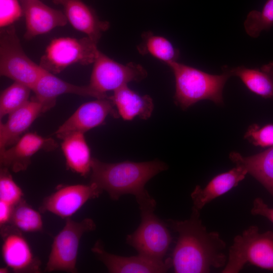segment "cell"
<instances>
[{
    "label": "cell",
    "instance_id": "1",
    "mask_svg": "<svg viewBox=\"0 0 273 273\" xmlns=\"http://www.w3.org/2000/svg\"><path fill=\"white\" fill-rule=\"evenodd\" d=\"M200 211L192 208L188 219L167 220L178 235L171 258L176 273H207L226 263L225 242L218 232L207 231L200 218Z\"/></svg>",
    "mask_w": 273,
    "mask_h": 273
},
{
    "label": "cell",
    "instance_id": "2",
    "mask_svg": "<svg viewBox=\"0 0 273 273\" xmlns=\"http://www.w3.org/2000/svg\"><path fill=\"white\" fill-rule=\"evenodd\" d=\"M167 168L158 160L109 163L93 158L90 183L106 191L113 200L126 194L136 197L147 192L145 186L150 179Z\"/></svg>",
    "mask_w": 273,
    "mask_h": 273
},
{
    "label": "cell",
    "instance_id": "3",
    "mask_svg": "<svg viewBox=\"0 0 273 273\" xmlns=\"http://www.w3.org/2000/svg\"><path fill=\"white\" fill-rule=\"evenodd\" d=\"M168 66L172 71L175 82V104L186 110L195 103L208 100L216 105L223 104L222 92L231 75L225 70L220 75L210 74L199 69L172 62Z\"/></svg>",
    "mask_w": 273,
    "mask_h": 273
},
{
    "label": "cell",
    "instance_id": "4",
    "mask_svg": "<svg viewBox=\"0 0 273 273\" xmlns=\"http://www.w3.org/2000/svg\"><path fill=\"white\" fill-rule=\"evenodd\" d=\"M136 200L141 211V222L133 233L127 235L126 243L139 254L164 259L171 237L166 225L154 213L156 201L148 192L136 197Z\"/></svg>",
    "mask_w": 273,
    "mask_h": 273
},
{
    "label": "cell",
    "instance_id": "5",
    "mask_svg": "<svg viewBox=\"0 0 273 273\" xmlns=\"http://www.w3.org/2000/svg\"><path fill=\"white\" fill-rule=\"evenodd\" d=\"M247 263L273 272V231L261 233L251 225L236 236L222 272H239Z\"/></svg>",
    "mask_w": 273,
    "mask_h": 273
},
{
    "label": "cell",
    "instance_id": "6",
    "mask_svg": "<svg viewBox=\"0 0 273 273\" xmlns=\"http://www.w3.org/2000/svg\"><path fill=\"white\" fill-rule=\"evenodd\" d=\"M41 67L24 51L15 27L0 31V74L28 86L32 91L40 77Z\"/></svg>",
    "mask_w": 273,
    "mask_h": 273
},
{
    "label": "cell",
    "instance_id": "7",
    "mask_svg": "<svg viewBox=\"0 0 273 273\" xmlns=\"http://www.w3.org/2000/svg\"><path fill=\"white\" fill-rule=\"evenodd\" d=\"M98 51L97 43L87 36L80 38H56L46 48L39 65L57 74L73 64H93Z\"/></svg>",
    "mask_w": 273,
    "mask_h": 273
},
{
    "label": "cell",
    "instance_id": "8",
    "mask_svg": "<svg viewBox=\"0 0 273 273\" xmlns=\"http://www.w3.org/2000/svg\"><path fill=\"white\" fill-rule=\"evenodd\" d=\"M96 225L91 218L81 221L66 219L63 229L54 237L44 271H64L76 272V264L80 241L82 235L95 230Z\"/></svg>",
    "mask_w": 273,
    "mask_h": 273
},
{
    "label": "cell",
    "instance_id": "9",
    "mask_svg": "<svg viewBox=\"0 0 273 273\" xmlns=\"http://www.w3.org/2000/svg\"><path fill=\"white\" fill-rule=\"evenodd\" d=\"M147 75L146 70L141 65L133 62L119 63L99 50L93 63L88 85L107 98V92H114L131 81H140Z\"/></svg>",
    "mask_w": 273,
    "mask_h": 273
},
{
    "label": "cell",
    "instance_id": "10",
    "mask_svg": "<svg viewBox=\"0 0 273 273\" xmlns=\"http://www.w3.org/2000/svg\"><path fill=\"white\" fill-rule=\"evenodd\" d=\"M102 192L93 183L62 186L43 199L39 210L66 219L79 210L88 200L98 198Z\"/></svg>",
    "mask_w": 273,
    "mask_h": 273
},
{
    "label": "cell",
    "instance_id": "11",
    "mask_svg": "<svg viewBox=\"0 0 273 273\" xmlns=\"http://www.w3.org/2000/svg\"><path fill=\"white\" fill-rule=\"evenodd\" d=\"M22 232L10 224L1 227L3 260L15 272H40V261Z\"/></svg>",
    "mask_w": 273,
    "mask_h": 273
},
{
    "label": "cell",
    "instance_id": "12",
    "mask_svg": "<svg viewBox=\"0 0 273 273\" xmlns=\"http://www.w3.org/2000/svg\"><path fill=\"white\" fill-rule=\"evenodd\" d=\"M115 108L110 97L83 103L58 127L55 134L62 140L72 133H84L103 124L109 115L118 118L119 115Z\"/></svg>",
    "mask_w": 273,
    "mask_h": 273
},
{
    "label": "cell",
    "instance_id": "13",
    "mask_svg": "<svg viewBox=\"0 0 273 273\" xmlns=\"http://www.w3.org/2000/svg\"><path fill=\"white\" fill-rule=\"evenodd\" d=\"M92 251L111 273H162L172 267L170 258L159 260L139 254L127 257L110 253L105 250L99 240Z\"/></svg>",
    "mask_w": 273,
    "mask_h": 273
},
{
    "label": "cell",
    "instance_id": "14",
    "mask_svg": "<svg viewBox=\"0 0 273 273\" xmlns=\"http://www.w3.org/2000/svg\"><path fill=\"white\" fill-rule=\"evenodd\" d=\"M57 146L51 138L44 137L34 132L25 133L10 148L0 151L1 166L14 172L24 171L37 152L52 151Z\"/></svg>",
    "mask_w": 273,
    "mask_h": 273
},
{
    "label": "cell",
    "instance_id": "15",
    "mask_svg": "<svg viewBox=\"0 0 273 273\" xmlns=\"http://www.w3.org/2000/svg\"><path fill=\"white\" fill-rule=\"evenodd\" d=\"M25 17L24 37L30 40L58 27L65 26L67 19L63 12L53 9L40 0H19Z\"/></svg>",
    "mask_w": 273,
    "mask_h": 273
},
{
    "label": "cell",
    "instance_id": "16",
    "mask_svg": "<svg viewBox=\"0 0 273 273\" xmlns=\"http://www.w3.org/2000/svg\"><path fill=\"white\" fill-rule=\"evenodd\" d=\"M48 110L43 103L33 97L8 115L7 121L0 123V151L14 145L33 122Z\"/></svg>",
    "mask_w": 273,
    "mask_h": 273
},
{
    "label": "cell",
    "instance_id": "17",
    "mask_svg": "<svg viewBox=\"0 0 273 273\" xmlns=\"http://www.w3.org/2000/svg\"><path fill=\"white\" fill-rule=\"evenodd\" d=\"M61 6L72 26L98 43L102 34L110 27L107 21L101 20L96 12L82 0H52Z\"/></svg>",
    "mask_w": 273,
    "mask_h": 273
},
{
    "label": "cell",
    "instance_id": "18",
    "mask_svg": "<svg viewBox=\"0 0 273 273\" xmlns=\"http://www.w3.org/2000/svg\"><path fill=\"white\" fill-rule=\"evenodd\" d=\"M32 91L35 94L34 97L43 103L49 110L55 105L56 98L63 94H71L96 99L107 98L96 93L88 85L82 86L69 83L43 68Z\"/></svg>",
    "mask_w": 273,
    "mask_h": 273
},
{
    "label": "cell",
    "instance_id": "19",
    "mask_svg": "<svg viewBox=\"0 0 273 273\" xmlns=\"http://www.w3.org/2000/svg\"><path fill=\"white\" fill-rule=\"evenodd\" d=\"M247 174L245 169L236 166L213 177L204 188L196 186L191 194L193 208L200 211L207 204L237 186Z\"/></svg>",
    "mask_w": 273,
    "mask_h": 273
},
{
    "label": "cell",
    "instance_id": "20",
    "mask_svg": "<svg viewBox=\"0 0 273 273\" xmlns=\"http://www.w3.org/2000/svg\"><path fill=\"white\" fill-rule=\"evenodd\" d=\"M110 97L119 116L125 120H131L136 117L146 120L153 111L152 99L149 95H139L127 85L114 91Z\"/></svg>",
    "mask_w": 273,
    "mask_h": 273
},
{
    "label": "cell",
    "instance_id": "21",
    "mask_svg": "<svg viewBox=\"0 0 273 273\" xmlns=\"http://www.w3.org/2000/svg\"><path fill=\"white\" fill-rule=\"evenodd\" d=\"M229 157L236 166L245 169L259 181L273 198V146L249 156L232 152Z\"/></svg>",
    "mask_w": 273,
    "mask_h": 273
},
{
    "label": "cell",
    "instance_id": "22",
    "mask_svg": "<svg viewBox=\"0 0 273 273\" xmlns=\"http://www.w3.org/2000/svg\"><path fill=\"white\" fill-rule=\"evenodd\" d=\"M222 69L231 76L239 77L251 92L273 100V61L259 68H248L243 66L230 68L225 66Z\"/></svg>",
    "mask_w": 273,
    "mask_h": 273
},
{
    "label": "cell",
    "instance_id": "23",
    "mask_svg": "<svg viewBox=\"0 0 273 273\" xmlns=\"http://www.w3.org/2000/svg\"><path fill=\"white\" fill-rule=\"evenodd\" d=\"M84 134L71 133L62 139L61 144L67 167L82 176L91 171L93 160Z\"/></svg>",
    "mask_w": 273,
    "mask_h": 273
},
{
    "label": "cell",
    "instance_id": "24",
    "mask_svg": "<svg viewBox=\"0 0 273 273\" xmlns=\"http://www.w3.org/2000/svg\"><path fill=\"white\" fill-rule=\"evenodd\" d=\"M142 41L137 47L142 55H150L167 65L177 61L179 51L166 38L147 31L142 34Z\"/></svg>",
    "mask_w": 273,
    "mask_h": 273
},
{
    "label": "cell",
    "instance_id": "25",
    "mask_svg": "<svg viewBox=\"0 0 273 273\" xmlns=\"http://www.w3.org/2000/svg\"><path fill=\"white\" fill-rule=\"evenodd\" d=\"M9 224L24 232L33 233L43 230L40 214L23 199L14 206Z\"/></svg>",
    "mask_w": 273,
    "mask_h": 273
},
{
    "label": "cell",
    "instance_id": "26",
    "mask_svg": "<svg viewBox=\"0 0 273 273\" xmlns=\"http://www.w3.org/2000/svg\"><path fill=\"white\" fill-rule=\"evenodd\" d=\"M32 90L21 83L14 81L0 96V118L19 109L29 100Z\"/></svg>",
    "mask_w": 273,
    "mask_h": 273
},
{
    "label": "cell",
    "instance_id": "27",
    "mask_svg": "<svg viewBox=\"0 0 273 273\" xmlns=\"http://www.w3.org/2000/svg\"><path fill=\"white\" fill-rule=\"evenodd\" d=\"M248 35L257 38L263 31L269 30L273 26V0H267L262 10L251 11L244 23Z\"/></svg>",
    "mask_w": 273,
    "mask_h": 273
},
{
    "label": "cell",
    "instance_id": "28",
    "mask_svg": "<svg viewBox=\"0 0 273 273\" xmlns=\"http://www.w3.org/2000/svg\"><path fill=\"white\" fill-rule=\"evenodd\" d=\"M24 194L7 168L1 167L0 201L15 206L23 199Z\"/></svg>",
    "mask_w": 273,
    "mask_h": 273
},
{
    "label": "cell",
    "instance_id": "29",
    "mask_svg": "<svg viewBox=\"0 0 273 273\" xmlns=\"http://www.w3.org/2000/svg\"><path fill=\"white\" fill-rule=\"evenodd\" d=\"M244 139L255 146L267 147L273 146V124L260 127L257 124L249 126Z\"/></svg>",
    "mask_w": 273,
    "mask_h": 273
},
{
    "label": "cell",
    "instance_id": "30",
    "mask_svg": "<svg viewBox=\"0 0 273 273\" xmlns=\"http://www.w3.org/2000/svg\"><path fill=\"white\" fill-rule=\"evenodd\" d=\"M23 15L21 3L18 0H0V27L11 25Z\"/></svg>",
    "mask_w": 273,
    "mask_h": 273
},
{
    "label": "cell",
    "instance_id": "31",
    "mask_svg": "<svg viewBox=\"0 0 273 273\" xmlns=\"http://www.w3.org/2000/svg\"><path fill=\"white\" fill-rule=\"evenodd\" d=\"M251 213L254 215H260L273 223V208L269 207L260 198L254 200Z\"/></svg>",
    "mask_w": 273,
    "mask_h": 273
},
{
    "label": "cell",
    "instance_id": "32",
    "mask_svg": "<svg viewBox=\"0 0 273 273\" xmlns=\"http://www.w3.org/2000/svg\"><path fill=\"white\" fill-rule=\"evenodd\" d=\"M14 206L0 201V226L10 223Z\"/></svg>",
    "mask_w": 273,
    "mask_h": 273
},
{
    "label": "cell",
    "instance_id": "33",
    "mask_svg": "<svg viewBox=\"0 0 273 273\" xmlns=\"http://www.w3.org/2000/svg\"><path fill=\"white\" fill-rule=\"evenodd\" d=\"M9 267L8 266L7 267H1L0 268V272L1 273H6V272H8L9 271Z\"/></svg>",
    "mask_w": 273,
    "mask_h": 273
}]
</instances>
